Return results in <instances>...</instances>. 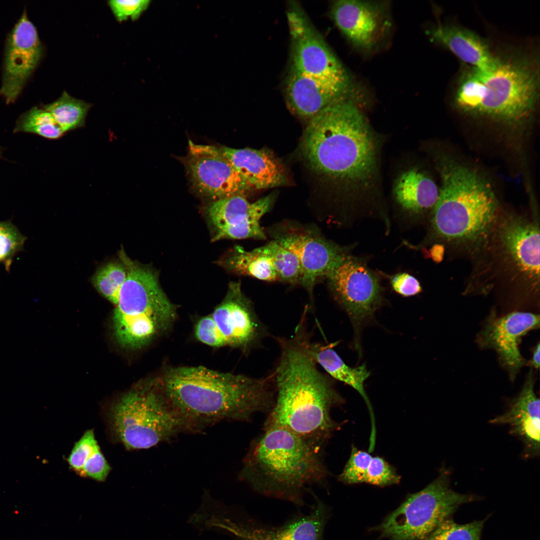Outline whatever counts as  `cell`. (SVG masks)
<instances>
[{"mask_svg":"<svg viewBox=\"0 0 540 540\" xmlns=\"http://www.w3.org/2000/svg\"><path fill=\"white\" fill-rule=\"evenodd\" d=\"M305 326L300 323L290 338L278 339L280 356L272 372L276 396L264 430L285 429L320 450L337 428L330 410L342 399L310 354Z\"/></svg>","mask_w":540,"mask_h":540,"instance_id":"cell-1","label":"cell"},{"mask_svg":"<svg viewBox=\"0 0 540 540\" xmlns=\"http://www.w3.org/2000/svg\"><path fill=\"white\" fill-rule=\"evenodd\" d=\"M157 380L188 432L225 420H248L274 402L272 374L255 378L202 366H179L168 369Z\"/></svg>","mask_w":540,"mask_h":540,"instance_id":"cell-2","label":"cell"},{"mask_svg":"<svg viewBox=\"0 0 540 540\" xmlns=\"http://www.w3.org/2000/svg\"><path fill=\"white\" fill-rule=\"evenodd\" d=\"M367 120L348 96L332 102L308 121L300 152L317 174L348 186L368 182L376 148Z\"/></svg>","mask_w":540,"mask_h":540,"instance_id":"cell-3","label":"cell"},{"mask_svg":"<svg viewBox=\"0 0 540 540\" xmlns=\"http://www.w3.org/2000/svg\"><path fill=\"white\" fill-rule=\"evenodd\" d=\"M539 80L535 56L520 52L496 54L490 68L468 66L462 72L454 92V104L468 114L521 124L536 109Z\"/></svg>","mask_w":540,"mask_h":540,"instance_id":"cell-4","label":"cell"},{"mask_svg":"<svg viewBox=\"0 0 540 540\" xmlns=\"http://www.w3.org/2000/svg\"><path fill=\"white\" fill-rule=\"evenodd\" d=\"M319 452L288 430L266 429L250 448L240 476L262 494L300 506L304 492L326 476Z\"/></svg>","mask_w":540,"mask_h":540,"instance_id":"cell-5","label":"cell"},{"mask_svg":"<svg viewBox=\"0 0 540 540\" xmlns=\"http://www.w3.org/2000/svg\"><path fill=\"white\" fill-rule=\"evenodd\" d=\"M440 165L442 186L432 218L436 233L452 243L483 242L497 222V200L491 187L464 165L448 160Z\"/></svg>","mask_w":540,"mask_h":540,"instance_id":"cell-6","label":"cell"},{"mask_svg":"<svg viewBox=\"0 0 540 540\" xmlns=\"http://www.w3.org/2000/svg\"><path fill=\"white\" fill-rule=\"evenodd\" d=\"M120 258L128 276L114 304V332L123 348L140 349L171 327L176 308L161 287L154 268L132 260L124 252Z\"/></svg>","mask_w":540,"mask_h":540,"instance_id":"cell-7","label":"cell"},{"mask_svg":"<svg viewBox=\"0 0 540 540\" xmlns=\"http://www.w3.org/2000/svg\"><path fill=\"white\" fill-rule=\"evenodd\" d=\"M108 420L112 433L128 449L149 448L186 432L157 380L122 396L110 406Z\"/></svg>","mask_w":540,"mask_h":540,"instance_id":"cell-8","label":"cell"},{"mask_svg":"<svg viewBox=\"0 0 540 540\" xmlns=\"http://www.w3.org/2000/svg\"><path fill=\"white\" fill-rule=\"evenodd\" d=\"M450 473L446 468L420 491L409 496L375 530L389 540H424L462 504L480 500L450 488Z\"/></svg>","mask_w":540,"mask_h":540,"instance_id":"cell-9","label":"cell"},{"mask_svg":"<svg viewBox=\"0 0 540 540\" xmlns=\"http://www.w3.org/2000/svg\"><path fill=\"white\" fill-rule=\"evenodd\" d=\"M292 68L348 94V74L323 38L296 6L288 12Z\"/></svg>","mask_w":540,"mask_h":540,"instance_id":"cell-10","label":"cell"},{"mask_svg":"<svg viewBox=\"0 0 540 540\" xmlns=\"http://www.w3.org/2000/svg\"><path fill=\"white\" fill-rule=\"evenodd\" d=\"M336 300L348 314L358 333L382 301L376 276L359 260L346 256L326 276Z\"/></svg>","mask_w":540,"mask_h":540,"instance_id":"cell-11","label":"cell"},{"mask_svg":"<svg viewBox=\"0 0 540 540\" xmlns=\"http://www.w3.org/2000/svg\"><path fill=\"white\" fill-rule=\"evenodd\" d=\"M275 198L271 194L250 202L244 194H236L211 202L204 216L212 240L266 239L260 220L272 208Z\"/></svg>","mask_w":540,"mask_h":540,"instance_id":"cell-12","label":"cell"},{"mask_svg":"<svg viewBox=\"0 0 540 540\" xmlns=\"http://www.w3.org/2000/svg\"><path fill=\"white\" fill-rule=\"evenodd\" d=\"M186 165L194 188L212 202L251 189L220 148L190 140Z\"/></svg>","mask_w":540,"mask_h":540,"instance_id":"cell-13","label":"cell"},{"mask_svg":"<svg viewBox=\"0 0 540 540\" xmlns=\"http://www.w3.org/2000/svg\"><path fill=\"white\" fill-rule=\"evenodd\" d=\"M496 238L499 252L512 273L536 290L540 280V232L536 224L507 216L498 222Z\"/></svg>","mask_w":540,"mask_h":540,"instance_id":"cell-14","label":"cell"},{"mask_svg":"<svg viewBox=\"0 0 540 540\" xmlns=\"http://www.w3.org/2000/svg\"><path fill=\"white\" fill-rule=\"evenodd\" d=\"M42 53L36 29L24 12L6 44L0 95L6 104L14 102L18 98Z\"/></svg>","mask_w":540,"mask_h":540,"instance_id":"cell-15","label":"cell"},{"mask_svg":"<svg viewBox=\"0 0 540 540\" xmlns=\"http://www.w3.org/2000/svg\"><path fill=\"white\" fill-rule=\"evenodd\" d=\"M388 6L384 2L336 0L332 4L331 16L353 46L369 52L382 42L390 30Z\"/></svg>","mask_w":540,"mask_h":540,"instance_id":"cell-16","label":"cell"},{"mask_svg":"<svg viewBox=\"0 0 540 540\" xmlns=\"http://www.w3.org/2000/svg\"><path fill=\"white\" fill-rule=\"evenodd\" d=\"M274 241L297 257L300 284L312 294L316 280L326 277L346 256L338 246L308 230L280 228L272 232Z\"/></svg>","mask_w":540,"mask_h":540,"instance_id":"cell-17","label":"cell"},{"mask_svg":"<svg viewBox=\"0 0 540 540\" xmlns=\"http://www.w3.org/2000/svg\"><path fill=\"white\" fill-rule=\"evenodd\" d=\"M539 327L538 314L513 312L498 316L492 312L478 334L476 342L481 348H491L496 352L500 364L514 380L526 364L519 349L522 338Z\"/></svg>","mask_w":540,"mask_h":540,"instance_id":"cell-18","label":"cell"},{"mask_svg":"<svg viewBox=\"0 0 540 540\" xmlns=\"http://www.w3.org/2000/svg\"><path fill=\"white\" fill-rule=\"evenodd\" d=\"M211 316L228 346L250 350L259 346L267 334L240 282L228 284L224 300Z\"/></svg>","mask_w":540,"mask_h":540,"instance_id":"cell-19","label":"cell"},{"mask_svg":"<svg viewBox=\"0 0 540 540\" xmlns=\"http://www.w3.org/2000/svg\"><path fill=\"white\" fill-rule=\"evenodd\" d=\"M534 378L530 370L519 394L503 414L490 420L492 424L507 425L510 432L524 445V456L540 455V399L534 391Z\"/></svg>","mask_w":540,"mask_h":540,"instance_id":"cell-20","label":"cell"},{"mask_svg":"<svg viewBox=\"0 0 540 540\" xmlns=\"http://www.w3.org/2000/svg\"><path fill=\"white\" fill-rule=\"evenodd\" d=\"M329 517L328 508L316 500L311 512L278 526L250 520L234 530L241 540H322Z\"/></svg>","mask_w":540,"mask_h":540,"instance_id":"cell-21","label":"cell"},{"mask_svg":"<svg viewBox=\"0 0 540 540\" xmlns=\"http://www.w3.org/2000/svg\"><path fill=\"white\" fill-rule=\"evenodd\" d=\"M348 96L338 88L291 68L286 86V104L290 111L308 121L338 98Z\"/></svg>","mask_w":540,"mask_h":540,"instance_id":"cell-22","label":"cell"},{"mask_svg":"<svg viewBox=\"0 0 540 540\" xmlns=\"http://www.w3.org/2000/svg\"><path fill=\"white\" fill-rule=\"evenodd\" d=\"M220 148L251 189L270 188L287 184L288 180L282 168L267 150L250 148L236 149L225 146Z\"/></svg>","mask_w":540,"mask_h":540,"instance_id":"cell-23","label":"cell"},{"mask_svg":"<svg viewBox=\"0 0 540 540\" xmlns=\"http://www.w3.org/2000/svg\"><path fill=\"white\" fill-rule=\"evenodd\" d=\"M431 39L448 50L469 66L486 70L492 66L496 54L476 32L463 26L440 24L428 31Z\"/></svg>","mask_w":540,"mask_h":540,"instance_id":"cell-24","label":"cell"},{"mask_svg":"<svg viewBox=\"0 0 540 540\" xmlns=\"http://www.w3.org/2000/svg\"><path fill=\"white\" fill-rule=\"evenodd\" d=\"M307 346L310 354L317 364L334 378L355 389L362 397L368 407L372 422L370 440L374 442L376 432L374 414L364 388V382L370 374L366 365L362 364L355 368L349 366L333 349L332 344L324 345L312 342L308 338Z\"/></svg>","mask_w":540,"mask_h":540,"instance_id":"cell-25","label":"cell"},{"mask_svg":"<svg viewBox=\"0 0 540 540\" xmlns=\"http://www.w3.org/2000/svg\"><path fill=\"white\" fill-rule=\"evenodd\" d=\"M394 193L397 203L404 210L418 215L434 207L439 190L426 174L419 169L411 168L398 178Z\"/></svg>","mask_w":540,"mask_h":540,"instance_id":"cell-26","label":"cell"},{"mask_svg":"<svg viewBox=\"0 0 540 540\" xmlns=\"http://www.w3.org/2000/svg\"><path fill=\"white\" fill-rule=\"evenodd\" d=\"M216 264L227 272L237 275L250 276L268 282L279 280L270 260L259 248L248 251L236 246L222 256Z\"/></svg>","mask_w":540,"mask_h":540,"instance_id":"cell-27","label":"cell"},{"mask_svg":"<svg viewBox=\"0 0 540 540\" xmlns=\"http://www.w3.org/2000/svg\"><path fill=\"white\" fill-rule=\"evenodd\" d=\"M68 460L71 468L81 476L98 481L105 480L110 470L92 430H86L76 443Z\"/></svg>","mask_w":540,"mask_h":540,"instance_id":"cell-28","label":"cell"},{"mask_svg":"<svg viewBox=\"0 0 540 540\" xmlns=\"http://www.w3.org/2000/svg\"><path fill=\"white\" fill-rule=\"evenodd\" d=\"M91 106V104L74 98L64 91L58 99L42 108L52 115L65 133L84 126Z\"/></svg>","mask_w":540,"mask_h":540,"instance_id":"cell-29","label":"cell"},{"mask_svg":"<svg viewBox=\"0 0 540 540\" xmlns=\"http://www.w3.org/2000/svg\"><path fill=\"white\" fill-rule=\"evenodd\" d=\"M14 132L31 133L49 140L59 139L64 134L48 112L37 106L19 117Z\"/></svg>","mask_w":540,"mask_h":540,"instance_id":"cell-30","label":"cell"},{"mask_svg":"<svg viewBox=\"0 0 540 540\" xmlns=\"http://www.w3.org/2000/svg\"><path fill=\"white\" fill-rule=\"evenodd\" d=\"M259 248L270 260L279 280L291 284L300 283V266L294 254L274 240Z\"/></svg>","mask_w":540,"mask_h":540,"instance_id":"cell-31","label":"cell"},{"mask_svg":"<svg viewBox=\"0 0 540 540\" xmlns=\"http://www.w3.org/2000/svg\"><path fill=\"white\" fill-rule=\"evenodd\" d=\"M128 276V269L121 260L110 262L100 267L92 278L97 290L114 305Z\"/></svg>","mask_w":540,"mask_h":540,"instance_id":"cell-32","label":"cell"},{"mask_svg":"<svg viewBox=\"0 0 540 540\" xmlns=\"http://www.w3.org/2000/svg\"><path fill=\"white\" fill-rule=\"evenodd\" d=\"M485 521L474 520L459 524L450 517L444 520L424 540H480Z\"/></svg>","mask_w":540,"mask_h":540,"instance_id":"cell-33","label":"cell"},{"mask_svg":"<svg viewBox=\"0 0 540 540\" xmlns=\"http://www.w3.org/2000/svg\"><path fill=\"white\" fill-rule=\"evenodd\" d=\"M26 238L10 222H0V262L10 270L14 256L24 250Z\"/></svg>","mask_w":540,"mask_h":540,"instance_id":"cell-34","label":"cell"},{"mask_svg":"<svg viewBox=\"0 0 540 540\" xmlns=\"http://www.w3.org/2000/svg\"><path fill=\"white\" fill-rule=\"evenodd\" d=\"M372 456L368 452L352 446L350 457L338 476L340 481L348 484L364 482L368 467Z\"/></svg>","mask_w":540,"mask_h":540,"instance_id":"cell-35","label":"cell"},{"mask_svg":"<svg viewBox=\"0 0 540 540\" xmlns=\"http://www.w3.org/2000/svg\"><path fill=\"white\" fill-rule=\"evenodd\" d=\"M400 476L394 468L382 458L372 457L368 467L365 483L386 486L399 483Z\"/></svg>","mask_w":540,"mask_h":540,"instance_id":"cell-36","label":"cell"},{"mask_svg":"<svg viewBox=\"0 0 540 540\" xmlns=\"http://www.w3.org/2000/svg\"><path fill=\"white\" fill-rule=\"evenodd\" d=\"M195 336L202 343L213 347L228 346L211 314L200 318L195 328Z\"/></svg>","mask_w":540,"mask_h":540,"instance_id":"cell-37","label":"cell"},{"mask_svg":"<svg viewBox=\"0 0 540 540\" xmlns=\"http://www.w3.org/2000/svg\"><path fill=\"white\" fill-rule=\"evenodd\" d=\"M150 2L148 0H112L108 2V5L116 20L122 22L129 18L138 19Z\"/></svg>","mask_w":540,"mask_h":540,"instance_id":"cell-38","label":"cell"},{"mask_svg":"<svg viewBox=\"0 0 540 540\" xmlns=\"http://www.w3.org/2000/svg\"><path fill=\"white\" fill-rule=\"evenodd\" d=\"M390 284L396 292L404 296H414L422 291L418 280L414 276L406 272L392 276L390 278Z\"/></svg>","mask_w":540,"mask_h":540,"instance_id":"cell-39","label":"cell"},{"mask_svg":"<svg viewBox=\"0 0 540 540\" xmlns=\"http://www.w3.org/2000/svg\"><path fill=\"white\" fill-rule=\"evenodd\" d=\"M540 343H538L534 348L532 352V358L530 361V364L532 368H538L540 366Z\"/></svg>","mask_w":540,"mask_h":540,"instance_id":"cell-40","label":"cell"},{"mask_svg":"<svg viewBox=\"0 0 540 540\" xmlns=\"http://www.w3.org/2000/svg\"><path fill=\"white\" fill-rule=\"evenodd\" d=\"M1 153H2V148H1L0 146V156H1Z\"/></svg>","mask_w":540,"mask_h":540,"instance_id":"cell-41","label":"cell"}]
</instances>
